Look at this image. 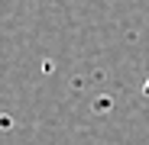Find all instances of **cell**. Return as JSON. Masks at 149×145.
<instances>
[{
	"mask_svg": "<svg viewBox=\"0 0 149 145\" xmlns=\"http://www.w3.org/2000/svg\"><path fill=\"white\" fill-rule=\"evenodd\" d=\"M143 93H146V97H149V84H146V87H143Z\"/></svg>",
	"mask_w": 149,
	"mask_h": 145,
	"instance_id": "1",
	"label": "cell"
}]
</instances>
